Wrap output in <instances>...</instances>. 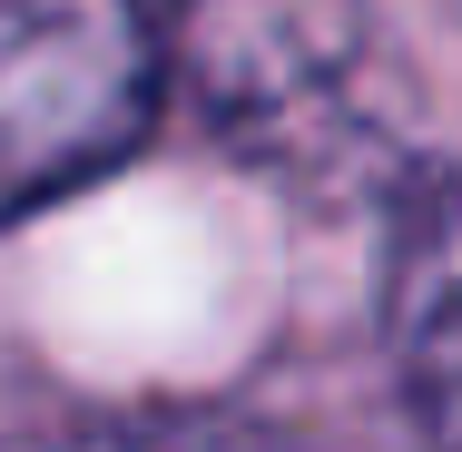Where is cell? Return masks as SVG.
I'll return each mask as SVG.
<instances>
[{"label": "cell", "instance_id": "cell-1", "mask_svg": "<svg viewBox=\"0 0 462 452\" xmlns=\"http://www.w3.org/2000/svg\"><path fill=\"white\" fill-rule=\"evenodd\" d=\"M148 0H0V226L98 187L158 118Z\"/></svg>", "mask_w": 462, "mask_h": 452}, {"label": "cell", "instance_id": "cell-2", "mask_svg": "<svg viewBox=\"0 0 462 452\" xmlns=\"http://www.w3.org/2000/svg\"><path fill=\"white\" fill-rule=\"evenodd\" d=\"M158 60H178L197 98L236 128L305 118L355 60V0H148Z\"/></svg>", "mask_w": 462, "mask_h": 452}, {"label": "cell", "instance_id": "cell-3", "mask_svg": "<svg viewBox=\"0 0 462 452\" xmlns=\"http://www.w3.org/2000/svg\"><path fill=\"white\" fill-rule=\"evenodd\" d=\"M403 256V364H413V413L443 433V335H453V236H443V178L413 187V236Z\"/></svg>", "mask_w": 462, "mask_h": 452}, {"label": "cell", "instance_id": "cell-4", "mask_svg": "<svg viewBox=\"0 0 462 452\" xmlns=\"http://www.w3.org/2000/svg\"><path fill=\"white\" fill-rule=\"evenodd\" d=\"M40 452H276V443L217 413H118V423H69Z\"/></svg>", "mask_w": 462, "mask_h": 452}]
</instances>
